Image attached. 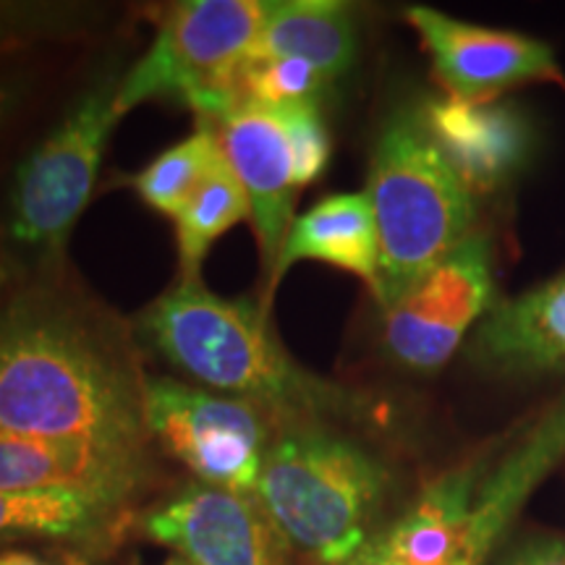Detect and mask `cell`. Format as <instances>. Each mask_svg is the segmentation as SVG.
Instances as JSON below:
<instances>
[{"label": "cell", "instance_id": "1", "mask_svg": "<svg viewBox=\"0 0 565 565\" xmlns=\"http://www.w3.org/2000/svg\"><path fill=\"white\" fill-rule=\"evenodd\" d=\"M147 374L124 320L45 270L0 294V433L150 448Z\"/></svg>", "mask_w": 565, "mask_h": 565}, {"label": "cell", "instance_id": "2", "mask_svg": "<svg viewBox=\"0 0 565 565\" xmlns=\"http://www.w3.org/2000/svg\"><path fill=\"white\" fill-rule=\"evenodd\" d=\"M134 335L204 391L270 412L280 427L328 424L359 412L356 395L309 372L282 349L265 307L223 299L202 278H181L134 320Z\"/></svg>", "mask_w": 565, "mask_h": 565}, {"label": "cell", "instance_id": "3", "mask_svg": "<svg viewBox=\"0 0 565 565\" xmlns=\"http://www.w3.org/2000/svg\"><path fill=\"white\" fill-rule=\"evenodd\" d=\"M387 484L377 456L312 422L278 429L254 494L291 553L309 565H345L372 540Z\"/></svg>", "mask_w": 565, "mask_h": 565}, {"label": "cell", "instance_id": "4", "mask_svg": "<svg viewBox=\"0 0 565 565\" xmlns=\"http://www.w3.org/2000/svg\"><path fill=\"white\" fill-rule=\"evenodd\" d=\"M380 238L374 299L391 309L475 233V192L424 124L398 110L374 141L366 183Z\"/></svg>", "mask_w": 565, "mask_h": 565}, {"label": "cell", "instance_id": "5", "mask_svg": "<svg viewBox=\"0 0 565 565\" xmlns=\"http://www.w3.org/2000/svg\"><path fill=\"white\" fill-rule=\"evenodd\" d=\"M124 71H105L68 105L61 121L19 162L6 210V233L45 270H61L71 231L95 194L103 154L124 113Z\"/></svg>", "mask_w": 565, "mask_h": 565}, {"label": "cell", "instance_id": "6", "mask_svg": "<svg viewBox=\"0 0 565 565\" xmlns=\"http://www.w3.org/2000/svg\"><path fill=\"white\" fill-rule=\"evenodd\" d=\"M267 0H183L168 6L147 53L124 71L118 108L173 100L202 121L236 108V74L263 30Z\"/></svg>", "mask_w": 565, "mask_h": 565}, {"label": "cell", "instance_id": "7", "mask_svg": "<svg viewBox=\"0 0 565 565\" xmlns=\"http://www.w3.org/2000/svg\"><path fill=\"white\" fill-rule=\"evenodd\" d=\"M147 433L196 482L254 492L280 422L242 398L204 391L168 374H147Z\"/></svg>", "mask_w": 565, "mask_h": 565}, {"label": "cell", "instance_id": "8", "mask_svg": "<svg viewBox=\"0 0 565 565\" xmlns=\"http://www.w3.org/2000/svg\"><path fill=\"white\" fill-rule=\"evenodd\" d=\"M492 288L490 238L475 231L419 286L385 309V351L408 372L443 370L492 309Z\"/></svg>", "mask_w": 565, "mask_h": 565}, {"label": "cell", "instance_id": "9", "mask_svg": "<svg viewBox=\"0 0 565 565\" xmlns=\"http://www.w3.org/2000/svg\"><path fill=\"white\" fill-rule=\"evenodd\" d=\"M141 532L192 565H291V547L254 492L189 482L141 515Z\"/></svg>", "mask_w": 565, "mask_h": 565}, {"label": "cell", "instance_id": "10", "mask_svg": "<svg viewBox=\"0 0 565 565\" xmlns=\"http://www.w3.org/2000/svg\"><path fill=\"white\" fill-rule=\"evenodd\" d=\"M406 21L422 38L450 100L487 103L519 84L563 79L550 45L526 34L487 30L427 6L406 9Z\"/></svg>", "mask_w": 565, "mask_h": 565}, {"label": "cell", "instance_id": "11", "mask_svg": "<svg viewBox=\"0 0 565 565\" xmlns=\"http://www.w3.org/2000/svg\"><path fill=\"white\" fill-rule=\"evenodd\" d=\"M228 166L252 202V225L267 275L278 263L288 231L296 221L294 160L288 137L275 108L238 103L210 121Z\"/></svg>", "mask_w": 565, "mask_h": 565}, {"label": "cell", "instance_id": "12", "mask_svg": "<svg viewBox=\"0 0 565 565\" xmlns=\"http://www.w3.org/2000/svg\"><path fill=\"white\" fill-rule=\"evenodd\" d=\"M150 471V448L0 433V490L71 487L129 503L147 484Z\"/></svg>", "mask_w": 565, "mask_h": 565}, {"label": "cell", "instance_id": "13", "mask_svg": "<svg viewBox=\"0 0 565 565\" xmlns=\"http://www.w3.org/2000/svg\"><path fill=\"white\" fill-rule=\"evenodd\" d=\"M471 359L505 374H565V273L492 303L469 345Z\"/></svg>", "mask_w": 565, "mask_h": 565}, {"label": "cell", "instance_id": "14", "mask_svg": "<svg viewBox=\"0 0 565 565\" xmlns=\"http://www.w3.org/2000/svg\"><path fill=\"white\" fill-rule=\"evenodd\" d=\"M296 263H322L356 275L377 294L380 238L366 192L322 196L288 231L278 263L267 275L270 294Z\"/></svg>", "mask_w": 565, "mask_h": 565}, {"label": "cell", "instance_id": "15", "mask_svg": "<svg viewBox=\"0 0 565 565\" xmlns=\"http://www.w3.org/2000/svg\"><path fill=\"white\" fill-rule=\"evenodd\" d=\"M359 53L353 9L341 0H267L263 30L246 61L296 58L324 82L345 76Z\"/></svg>", "mask_w": 565, "mask_h": 565}, {"label": "cell", "instance_id": "16", "mask_svg": "<svg viewBox=\"0 0 565 565\" xmlns=\"http://www.w3.org/2000/svg\"><path fill=\"white\" fill-rule=\"evenodd\" d=\"M424 124L471 192L498 186L524 154L521 121L487 103L440 100L422 110Z\"/></svg>", "mask_w": 565, "mask_h": 565}, {"label": "cell", "instance_id": "17", "mask_svg": "<svg viewBox=\"0 0 565 565\" xmlns=\"http://www.w3.org/2000/svg\"><path fill=\"white\" fill-rule=\"evenodd\" d=\"M126 508V500L71 487L0 490V545L19 540H53L97 547L118 532Z\"/></svg>", "mask_w": 565, "mask_h": 565}, {"label": "cell", "instance_id": "18", "mask_svg": "<svg viewBox=\"0 0 565 565\" xmlns=\"http://www.w3.org/2000/svg\"><path fill=\"white\" fill-rule=\"evenodd\" d=\"M479 484L482 461L435 479L416 503L380 534L387 553L404 565H448L461 547Z\"/></svg>", "mask_w": 565, "mask_h": 565}, {"label": "cell", "instance_id": "19", "mask_svg": "<svg viewBox=\"0 0 565 565\" xmlns=\"http://www.w3.org/2000/svg\"><path fill=\"white\" fill-rule=\"evenodd\" d=\"M244 221H252V202L223 154L175 217L181 278H202V263L212 244Z\"/></svg>", "mask_w": 565, "mask_h": 565}, {"label": "cell", "instance_id": "20", "mask_svg": "<svg viewBox=\"0 0 565 565\" xmlns=\"http://www.w3.org/2000/svg\"><path fill=\"white\" fill-rule=\"evenodd\" d=\"M221 158L223 150L215 129L200 118L186 139L160 152L150 166L131 175L129 183L147 207L175 221Z\"/></svg>", "mask_w": 565, "mask_h": 565}, {"label": "cell", "instance_id": "21", "mask_svg": "<svg viewBox=\"0 0 565 565\" xmlns=\"http://www.w3.org/2000/svg\"><path fill=\"white\" fill-rule=\"evenodd\" d=\"M105 9L74 0H0V61L95 34Z\"/></svg>", "mask_w": 565, "mask_h": 565}, {"label": "cell", "instance_id": "22", "mask_svg": "<svg viewBox=\"0 0 565 565\" xmlns=\"http://www.w3.org/2000/svg\"><path fill=\"white\" fill-rule=\"evenodd\" d=\"M330 84L309 63L296 58L244 61L236 74V95L242 103L286 108L296 103H320Z\"/></svg>", "mask_w": 565, "mask_h": 565}, {"label": "cell", "instance_id": "23", "mask_svg": "<svg viewBox=\"0 0 565 565\" xmlns=\"http://www.w3.org/2000/svg\"><path fill=\"white\" fill-rule=\"evenodd\" d=\"M280 116L282 131L288 137L294 160V181L296 189H307L322 179L330 166V131L324 126L320 113V103H296L286 108H275Z\"/></svg>", "mask_w": 565, "mask_h": 565}, {"label": "cell", "instance_id": "24", "mask_svg": "<svg viewBox=\"0 0 565 565\" xmlns=\"http://www.w3.org/2000/svg\"><path fill=\"white\" fill-rule=\"evenodd\" d=\"M30 76L24 71L6 66L0 63V137L9 126L17 121V116L24 108L26 97H30Z\"/></svg>", "mask_w": 565, "mask_h": 565}, {"label": "cell", "instance_id": "25", "mask_svg": "<svg viewBox=\"0 0 565 565\" xmlns=\"http://www.w3.org/2000/svg\"><path fill=\"white\" fill-rule=\"evenodd\" d=\"M503 565H565V536H542L526 542Z\"/></svg>", "mask_w": 565, "mask_h": 565}, {"label": "cell", "instance_id": "26", "mask_svg": "<svg viewBox=\"0 0 565 565\" xmlns=\"http://www.w3.org/2000/svg\"><path fill=\"white\" fill-rule=\"evenodd\" d=\"M345 565H404V563L395 561V557L387 553L383 540H380V534H377V536H372V540L366 542V545L359 550V553L353 555Z\"/></svg>", "mask_w": 565, "mask_h": 565}, {"label": "cell", "instance_id": "27", "mask_svg": "<svg viewBox=\"0 0 565 565\" xmlns=\"http://www.w3.org/2000/svg\"><path fill=\"white\" fill-rule=\"evenodd\" d=\"M0 565H74L71 557H47L32 550H6L0 553Z\"/></svg>", "mask_w": 565, "mask_h": 565}, {"label": "cell", "instance_id": "28", "mask_svg": "<svg viewBox=\"0 0 565 565\" xmlns=\"http://www.w3.org/2000/svg\"><path fill=\"white\" fill-rule=\"evenodd\" d=\"M13 282H17V270H13L11 265L0 263V294H3L6 288H11Z\"/></svg>", "mask_w": 565, "mask_h": 565}, {"label": "cell", "instance_id": "29", "mask_svg": "<svg viewBox=\"0 0 565 565\" xmlns=\"http://www.w3.org/2000/svg\"><path fill=\"white\" fill-rule=\"evenodd\" d=\"M162 565H192V563H186V561H183V557L175 555V557H171V561H166Z\"/></svg>", "mask_w": 565, "mask_h": 565}]
</instances>
